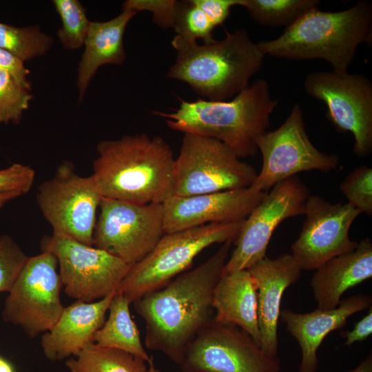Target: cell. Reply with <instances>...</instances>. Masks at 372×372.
Wrapping results in <instances>:
<instances>
[{"instance_id":"19","label":"cell","mask_w":372,"mask_h":372,"mask_svg":"<svg viewBox=\"0 0 372 372\" xmlns=\"http://www.w3.org/2000/svg\"><path fill=\"white\" fill-rule=\"evenodd\" d=\"M369 295L356 294L341 300L332 309H317L306 313L290 309L280 311L279 319L287 330L298 341L301 350L299 372H316L318 365L317 351L324 338L331 331L342 328L352 315L371 307Z\"/></svg>"},{"instance_id":"30","label":"cell","mask_w":372,"mask_h":372,"mask_svg":"<svg viewBox=\"0 0 372 372\" xmlns=\"http://www.w3.org/2000/svg\"><path fill=\"white\" fill-rule=\"evenodd\" d=\"M34 98L8 72L0 70V123L19 124Z\"/></svg>"},{"instance_id":"39","label":"cell","mask_w":372,"mask_h":372,"mask_svg":"<svg viewBox=\"0 0 372 372\" xmlns=\"http://www.w3.org/2000/svg\"><path fill=\"white\" fill-rule=\"evenodd\" d=\"M19 197L13 193L0 192V209L8 201Z\"/></svg>"},{"instance_id":"8","label":"cell","mask_w":372,"mask_h":372,"mask_svg":"<svg viewBox=\"0 0 372 372\" xmlns=\"http://www.w3.org/2000/svg\"><path fill=\"white\" fill-rule=\"evenodd\" d=\"M41 252L52 254L65 294L91 302L116 292L130 265L114 255L52 232L40 242Z\"/></svg>"},{"instance_id":"38","label":"cell","mask_w":372,"mask_h":372,"mask_svg":"<svg viewBox=\"0 0 372 372\" xmlns=\"http://www.w3.org/2000/svg\"><path fill=\"white\" fill-rule=\"evenodd\" d=\"M348 372H372V355L370 353L367 357L362 360L354 369Z\"/></svg>"},{"instance_id":"12","label":"cell","mask_w":372,"mask_h":372,"mask_svg":"<svg viewBox=\"0 0 372 372\" xmlns=\"http://www.w3.org/2000/svg\"><path fill=\"white\" fill-rule=\"evenodd\" d=\"M257 148L262 154V165L250 187L259 192H267L276 184L299 172H327L339 164L337 155L322 152L312 144L298 104L293 106L278 128L267 131L258 138Z\"/></svg>"},{"instance_id":"7","label":"cell","mask_w":372,"mask_h":372,"mask_svg":"<svg viewBox=\"0 0 372 372\" xmlns=\"http://www.w3.org/2000/svg\"><path fill=\"white\" fill-rule=\"evenodd\" d=\"M256 169L221 141L185 134L174 163V194H209L249 187Z\"/></svg>"},{"instance_id":"26","label":"cell","mask_w":372,"mask_h":372,"mask_svg":"<svg viewBox=\"0 0 372 372\" xmlns=\"http://www.w3.org/2000/svg\"><path fill=\"white\" fill-rule=\"evenodd\" d=\"M320 3L318 0H242L240 6L261 25L287 28Z\"/></svg>"},{"instance_id":"23","label":"cell","mask_w":372,"mask_h":372,"mask_svg":"<svg viewBox=\"0 0 372 372\" xmlns=\"http://www.w3.org/2000/svg\"><path fill=\"white\" fill-rule=\"evenodd\" d=\"M215 322L238 327L260 346L257 293L248 269L222 273L213 293Z\"/></svg>"},{"instance_id":"9","label":"cell","mask_w":372,"mask_h":372,"mask_svg":"<svg viewBox=\"0 0 372 372\" xmlns=\"http://www.w3.org/2000/svg\"><path fill=\"white\" fill-rule=\"evenodd\" d=\"M56 257L48 252L28 257L5 300L2 318L20 327L30 338L50 331L65 307Z\"/></svg>"},{"instance_id":"13","label":"cell","mask_w":372,"mask_h":372,"mask_svg":"<svg viewBox=\"0 0 372 372\" xmlns=\"http://www.w3.org/2000/svg\"><path fill=\"white\" fill-rule=\"evenodd\" d=\"M306 92L322 101L326 116L340 132H351L353 153L359 157L372 152V82L360 74L314 72L304 82Z\"/></svg>"},{"instance_id":"14","label":"cell","mask_w":372,"mask_h":372,"mask_svg":"<svg viewBox=\"0 0 372 372\" xmlns=\"http://www.w3.org/2000/svg\"><path fill=\"white\" fill-rule=\"evenodd\" d=\"M180 366L183 372H280V362L240 328L213 320L188 345Z\"/></svg>"},{"instance_id":"29","label":"cell","mask_w":372,"mask_h":372,"mask_svg":"<svg viewBox=\"0 0 372 372\" xmlns=\"http://www.w3.org/2000/svg\"><path fill=\"white\" fill-rule=\"evenodd\" d=\"M216 26L207 15L192 0L178 1L174 21V37L186 41L201 39L209 43L213 38Z\"/></svg>"},{"instance_id":"36","label":"cell","mask_w":372,"mask_h":372,"mask_svg":"<svg viewBox=\"0 0 372 372\" xmlns=\"http://www.w3.org/2000/svg\"><path fill=\"white\" fill-rule=\"evenodd\" d=\"M0 70L8 72L19 85L31 91L32 84L28 79L30 72L25 67L24 62L1 48Z\"/></svg>"},{"instance_id":"5","label":"cell","mask_w":372,"mask_h":372,"mask_svg":"<svg viewBox=\"0 0 372 372\" xmlns=\"http://www.w3.org/2000/svg\"><path fill=\"white\" fill-rule=\"evenodd\" d=\"M225 33L224 39L203 45L174 37L177 54L167 76L187 83L205 100L223 101L237 95L260 70L265 55L245 30Z\"/></svg>"},{"instance_id":"34","label":"cell","mask_w":372,"mask_h":372,"mask_svg":"<svg viewBox=\"0 0 372 372\" xmlns=\"http://www.w3.org/2000/svg\"><path fill=\"white\" fill-rule=\"evenodd\" d=\"M34 178L35 172L32 167L14 163L0 169V192L13 193L19 197L31 189Z\"/></svg>"},{"instance_id":"17","label":"cell","mask_w":372,"mask_h":372,"mask_svg":"<svg viewBox=\"0 0 372 372\" xmlns=\"http://www.w3.org/2000/svg\"><path fill=\"white\" fill-rule=\"evenodd\" d=\"M266 193L249 187L189 196L174 195L163 203L164 232L242 221Z\"/></svg>"},{"instance_id":"33","label":"cell","mask_w":372,"mask_h":372,"mask_svg":"<svg viewBox=\"0 0 372 372\" xmlns=\"http://www.w3.org/2000/svg\"><path fill=\"white\" fill-rule=\"evenodd\" d=\"M176 0H127L122 10H130L137 13L148 11L152 14L153 22L162 28H173L178 6Z\"/></svg>"},{"instance_id":"4","label":"cell","mask_w":372,"mask_h":372,"mask_svg":"<svg viewBox=\"0 0 372 372\" xmlns=\"http://www.w3.org/2000/svg\"><path fill=\"white\" fill-rule=\"evenodd\" d=\"M372 4L359 1L338 12L313 8L276 39L258 44L265 55L290 60L323 59L333 72H348L358 46L371 43Z\"/></svg>"},{"instance_id":"2","label":"cell","mask_w":372,"mask_h":372,"mask_svg":"<svg viewBox=\"0 0 372 372\" xmlns=\"http://www.w3.org/2000/svg\"><path fill=\"white\" fill-rule=\"evenodd\" d=\"M96 152L92 176L102 197L163 204L174 196L175 158L162 137L137 134L103 140Z\"/></svg>"},{"instance_id":"16","label":"cell","mask_w":372,"mask_h":372,"mask_svg":"<svg viewBox=\"0 0 372 372\" xmlns=\"http://www.w3.org/2000/svg\"><path fill=\"white\" fill-rule=\"evenodd\" d=\"M304 214L302 230L291 247L302 270H316L329 259L357 247L349 232L360 213L349 203L333 204L321 196L310 195Z\"/></svg>"},{"instance_id":"32","label":"cell","mask_w":372,"mask_h":372,"mask_svg":"<svg viewBox=\"0 0 372 372\" xmlns=\"http://www.w3.org/2000/svg\"><path fill=\"white\" fill-rule=\"evenodd\" d=\"M29 256L9 235H0V293L9 292Z\"/></svg>"},{"instance_id":"11","label":"cell","mask_w":372,"mask_h":372,"mask_svg":"<svg viewBox=\"0 0 372 372\" xmlns=\"http://www.w3.org/2000/svg\"><path fill=\"white\" fill-rule=\"evenodd\" d=\"M93 246L132 266L143 259L165 234L163 204H138L102 197Z\"/></svg>"},{"instance_id":"31","label":"cell","mask_w":372,"mask_h":372,"mask_svg":"<svg viewBox=\"0 0 372 372\" xmlns=\"http://www.w3.org/2000/svg\"><path fill=\"white\" fill-rule=\"evenodd\" d=\"M349 204L369 216L372 215V168L361 165L351 171L340 185Z\"/></svg>"},{"instance_id":"40","label":"cell","mask_w":372,"mask_h":372,"mask_svg":"<svg viewBox=\"0 0 372 372\" xmlns=\"http://www.w3.org/2000/svg\"><path fill=\"white\" fill-rule=\"evenodd\" d=\"M0 372H15L12 365L0 356Z\"/></svg>"},{"instance_id":"27","label":"cell","mask_w":372,"mask_h":372,"mask_svg":"<svg viewBox=\"0 0 372 372\" xmlns=\"http://www.w3.org/2000/svg\"><path fill=\"white\" fill-rule=\"evenodd\" d=\"M54 43V38L38 25L18 28L0 22V48L23 62L44 56Z\"/></svg>"},{"instance_id":"6","label":"cell","mask_w":372,"mask_h":372,"mask_svg":"<svg viewBox=\"0 0 372 372\" xmlns=\"http://www.w3.org/2000/svg\"><path fill=\"white\" fill-rule=\"evenodd\" d=\"M242 221L210 223L165 234L154 249L131 266L117 291L131 303L187 271L194 258L216 243L236 239Z\"/></svg>"},{"instance_id":"22","label":"cell","mask_w":372,"mask_h":372,"mask_svg":"<svg viewBox=\"0 0 372 372\" xmlns=\"http://www.w3.org/2000/svg\"><path fill=\"white\" fill-rule=\"evenodd\" d=\"M137 14L122 10L120 14L107 21H91L84 42L85 50L79 63L76 85L81 102L92 78L104 65H121L126 59L123 37L125 28Z\"/></svg>"},{"instance_id":"15","label":"cell","mask_w":372,"mask_h":372,"mask_svg":"<svg viewBox=\"0 0 372 372\" xmlns=\"http://www.w3.org/2000/svg\"><path fill=\"white\" fill-rule=\"evenodd\" d=\"M310 195L308 187L296 176L276 184L243 220L223 273L249 269L265 258L276 227L288 218L304 214Z\"/></svg>"},{"instance_id":"20","label":"cell","mask_w":372,"mask_h":372,"mask_svg":"<svg viewBox=\"0 0 372 372\" xmlns=\"http://www.w3.org/2000/svg\"><path fill=\"white\" fill-rule=\"evenodd\" d=\"M116 292L95 302L76 300L65 307L54 327L41 337V347L46 359H68L94 343V335L103 324Z\"/></svg>"},{"instance_id":"35","label":"cell","mask_w":372,"mask_h":372,"mask_svg":"<svg viewBox=\"0 0 372 372\" xmlns=\"http://www.w3.org/2000/svg\"><path fill=\"white\" fill-rule=\"evenodd\" d=\"M216 27L228 18L232 7L241 6L242 0H192Z\"/></svg>"},{"instance_id":"21","label":"cell","mask_w":372,"mask_h":372,"mask_svg":"<svg viewBox=\"0 0 372 372\" xmlns=\"http://www.w3.org/2000/svg\"><path fill=\"white\" fill-rule=\"evenodd\" d=\"M372 277V242L366 238L353 251L335 256L316 269L311 282L318 309L337 307L344 293Z\"/></svg>"},{"instance_id":"28","label":"cell","mask_w":372,"mask_h":372,"mask_svg":"<svg viewBox=\"0 0 372 372\" xmlns=\"http://www.w3.org/2000/svg\"><path fill=\"white\" fill-rule=\"evenodd\" d=\"M52 3L61 21L56 34L62 46L70 50L81 48L91 22L85 8L78 0H54Z\"/></svg>"},{"instance_id":"1","label":"cell","mask_w":372,"mask_h":372,"mask_svg":"<svg viewBox=\"0 0 372 372\" xmlns=\"http://www.w3.org/2000/svg\"><path fill=\"white\" fill-rule=\"evenodd\" d=\"M232 240L198 267L135 300L145 324V345L181 365L188 345L214 318L213 293L228 259Z\"/></svg>"},{"instance_id":"37","label":"cell","mask_w":372,"mask_h":372,"mask_svg":"<svg viewBox=\"0 0 372 372\" xmlns=\"http://www.w3.org/2000/svg\"><path fill=\"white\" fill-rule=\"evenodd\" d=\"M360 321L356 322L351 331L340 333L342 338H346L343 345L351 346L355 342H361L369 337L372 333V308Z\"/></svg>"},{"instance_id":"18","label":"cell","mask_w":372,"mask_h":372,"mask_svg":"<svg viewBox=\"0 0 372 372\" xmlns=\"http://www.w3.org/2000/svg\"><path fill=\"white\" fill-rule=\"evenodd\" d=\"M248 271L257 293L260 347L267 355L277 356L282 297L287 288L299 280L302 269L292 254H284L275 259L265 257Z\"/></svg>"},{"instance_id":"3","label":"cell","mask_w":372,"mask_h":372,"mask_svg":"<svg viewBox=\"0 0 372 372\" xmlns=\"http://www.w3.org/2000/svg\"><path fill=\"white\" fill-rule=\"evenodd\" d=\"M179 101L172 112L153 113L165 118L174 130L221 141L240 158L256 154L257 141L269 127L278 105L265 79L256 80L229 101Z\"/></svg>"},{"instance_id":"41","label":"cell","mask_w":372,"mask_h":372,"mask_svg":"<svg viewBox=\"0 0 372 372\" xmlns=\"http://www.w3.org/2000/svg\"><path fill=\"white\" fill-rule=\"evenodd\" d=\"M148 364L146 372H161L155 366L153 357H150L149 360L147 362Z\"/></svg>"},{"instance_id":"25","label":"cell","mask_w":372,"mask_h":372,"mask_svg":"<svg viewBox=\"0 0 372 372\" xmlns=\"http://www.w3.org/2000/svg\"><path fill=\"white\" fill-rule=\"evenodd\" d=\"M147 362L127 352L92 343L67 359L69 372H146Z\"/></svg>"},{"instance_id":"24","label":"cell","mask_w":372,"mask_h":372,"mask_svg":"<svg viewBox=\"0 0 372 372\" xmlns=\"http://www.w3.org/2000/svg\"><path fill=\"white\" fill-rule=\"evenodd\" d=\"M130 301L121 292L113 297L108 309V317L95 333L93 342L108 349L123 351L148 362L137 326L130 310Z\"/></svg>"},{"instance_id":"10","label":"cell","mask_w":372,"mask_h":372,"mask_svg":"<svg viewBox=\"0 0 372 372\" xmlns=\"http://www.w3.org/2000/svg\"><path fill=\"white\" fill-rule=\"evenodd\" d=\"M36 198L52 232L93 246L96 211L102 196L92 175H79L73 163L63 161L53 176L39 185Z\"/></svg>"}]
</instances>
